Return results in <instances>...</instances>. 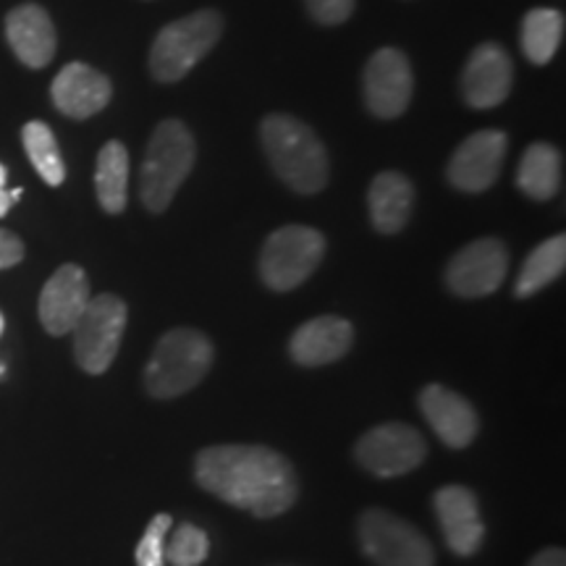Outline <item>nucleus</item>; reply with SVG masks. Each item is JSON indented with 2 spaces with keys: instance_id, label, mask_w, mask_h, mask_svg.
<instances>
[{
  "instance_id": "obj_16",
  "label": "nucleus",
  "mask_w": 566,
  "mask_h": 566,
  "mask_svg": "<svg viewBox=\"0 0 566 566\" xmlns=\"http://www.w3.org/2000/svg\"><path fill=\"white\" fill-rule=\"evenodd\" d=\"M433 509L446 546L457 556H475L485 541V525L475 493L464 485H443L436 493Z\"/></svg>"
},
{
  "instance_id": "obj_25",
  "label": "nucleus",
  "mask_w": 566,
  "mask_h": 566,
  "mask_svg": "<svg viewBox=\"0 0 566 566\" xmlns=\"http://www.w3.org/2000/svg\"><path fill=\"white\" fill-rule=\"evenodd\" d=\"M21 142H24V153L34 171L40 174V179L48 184V187H61L66 181V163H63V155L59 150V139L51 126L45 122H30L21 129Z\"/></svg>"
},
{
  "instance_id": "obj_10",
  "label": "nucleus",
  "mask_w": 566,
  "mask_h": 566,
  "mask_svg": "<svg viewBox=\"0 0 566 566\" xmlns=\"http://www.w3.org/2000/svg\"><path fill=\"white\" fill-rule=\"evenodd\" d=\"M509 273V250L501 239L485 237L467 244L446 268V286L462 300H480L499 292Z\"/></svg>"
},
{
  "instance_id": "obj_5",
  "label": "nucleus",
  "mask_w": 566,
  "mask_h": 566,
  "mask_svg": "<svg viewBox=\"0 0 566 566\" xmlns=\"http://www.w3.org/2000/svg\"><path fill=\"white\" fill-rule=\"evenodd\" d=\"M223 17L205 9L166 24L150 48V71L160 84L181 82L184 76L218 45Z\"/></svg>"
},
{
  "instance_id": "obj_12",
  "label": "nucleus",
  "mask_w": 566,
  "mask_h": 566,
  "mask_svg": "<svg viewBox=\"0 0 566 566\" xmlns=\"http://www.w3.org/2000/svg\"><path fill=\"white\" fill-rule=\"evenodd\" d=\"M509 153V137L499 129H483L467 137L449 160L451 187L464 195H480L491 189L501 176Z\"/></svg>"
},
{
  "instance_id": "obj_26",
  "label": "nucleus",
  "mask_w": 566,
  "mask_h": 566,
  "mask_svg": "<svg viewBox=\"0 0 566 566\" xmlns=\"http://www.w3.org/2000/svg\"><path fill=\"white\" fill-rule=\"evenodd\" d=\"M210 554V541L205 530L195 525H179L171 543H166V562L174 566H200Z\"/></svg>"
},
{
  "instance_id": "obj_28",
  "label": "nucleus",
  "mask_w": 566,
  "mask_h": 566,
  "mask_svg": "<svg viewBox=\"0 0 566 566\" xmlns=\"http://www.w3.org/2000/svg\"><path fill=\"white\" fill-rule=\"evenodd\" d=\"M310 17L323 27H338L354 13V0H304Z\"/></svg>"
},
{
  "instance_id": "obj_30",
  "label": "nucleus",
  "mask_w": 566,
  "mask_h": 566,
  "mask_svg": "<svg viewBox=\"0 0 566 566\" xmlns=\"http://www.w3.org/2000/svg\"><path fill=\"white\" fill-rule=\"evenodd\" d=\"M527 566H566V554L564 548H546L537 556L530 558Z\"/></svg>"
},
{
  "instance_id": "obj_23",
  "label": "nucleus",
  "mask_w": 566,
  "mask_h": 566,
  "mask_svg": "<svg viewBox=\"0 0 566 566\" xmlns=\"http://www.w3.org/2000/svg\"><path fill=\"white\" fill-rule=\"evenodd\" d=\"M566 268V237L558 233V237L546 239L543 244H537L533 252L527 254L525 265H522L520 279H516L514 294L520 300H527V296H535L537 292L551 286L556 279H562Z\"/></svg>"
},
{
  "instance_id": "obj_31",
  "label": "nucleus",
  "mask_w": 566,
  "mask_h": 566,
  "mask_svg": "<svg viewBox=\"0 0 566 566\" xmlns=\"http://www.w3.org/2000/svg\"><path fill=\"white\" fill-rule=\"evenodd\" d=\"M21 197V189H0V218L9 216V210L13 208V202H17Z\"/></svg>"
},
{
  "instance_id": "obj_1",
  "label": "nucleus",
  "mask_w": 566,
  "mask_h": 566,
  "mask_svg": "<svg viewBox=\"0 0 566 566\" xmlns=\"http://www.w3.org/2000/svg\"><path fill=\"white\" fill-rule=\"evenodd\" d=\"M195 478L208 493L260 520L289 512L300 499L294 464L268 446H208L195 459Z\"/></svg>"
},
{
  "instance_id": "obj_33",
  "label": "nucleus",
  "mask_w": 566,
  "mask_h": 566,
  "mask_svg": "<svg viewBox=\"0 0 566 566\" xmlns=\"http://www.w3.org/2000/svg\"><path fill=\"white\" fill-rule=\"evenodd\" d=\"M3 328H6V321H3V313H0V336H3Z\"/></svg>"
},
{
  "instance_id": "obj_7",
  "label": "nucleus",
  "mask_w": 566,
  "mask_h": 566,
  "mask_svg": "<svg viewBox=\"0 0 566 566\" xmlns=\"http://www.w3.org/2000/svg\"><path fill=\"white\" fill-rule=\"evenodd\" d=\"M357 535L363 554L378 566H436L428 537L386 509L373 506L359 514Z\"/></svg>"
},
{
  "instance_id": "obj_18",
  "label": "nucleus",
  "mask_w": 566,
  "mask_h": 566,
  "mask_svg": "<svg viewBox=\"0 0 566 566\" xmlns=\"http://www.w3.org/2000/svg\"><path fill=\"white\" fill-rule=\"evenodd\" d=\"M420 412L449 449H467L478 438V412L464 396L430 384L420 391Z\"/></svg>"
},
{
  "instance_id": "obj_27",
  "label": "nucleus",
  "mask_w": 566,
  "mask_h": 566,
  "mask_svg": "<svg viewBox=\"0 0 566 566\" xmlns=\"http://www.w3.org/2000/svg\"><path fill=\"white\" fill-rule=\"evenodd\" d=\"M171 525V514L153 516L145 535H142L137 551H134V562H137V566H166V535Z\"/></svg>"
},
{
  "instance_id": "obj_19",
  "label": "nucleus",
  "mask_w": 566,
  "mask_h": 566,
  "mask_svg": "<svg viewBox=\"0 0 566 566\" xmlns=\"http://www.w3.org/2000/svg\"><path fill=\"white\" fill-rule=\"evenodd\" d=\"M354 344V328L346 317L321 315L294 331L289 354L302 367H323L346 357Z\"/></svg>"
},
{
  "instance_id": "obj_9",
  "label": "nucleus",
  "mask_w": 566,
  "mask_h": 566,
  "mask_svg": "<svg viewBox=\"0 0 566 566\" xmlns=\"http://www.w3.org/2000/svg\"><path fill=\"white\" fill-rule=\"evenodd\" d=\"M354 457L375 478H401L424 462L428 443L412 424L386 422L359 438Z\"/></svg>"
},
{
  "instance_id": "obj_21",
  "label": "nucleus",
  "mask_w": 566,
  "mask_h": 566,
  "mask_svg": "<svg viewBox=\"0 0 566 566\" xmlns=\"http://www.w3.org/2000/svg\"><path fill=\"white\" fill-rule=\"evenodd\" d=\"M562 163V153H558L554 145H548V142H535V145H530L525 155H522L520 171H516V187H520L530 200H554L564 181Z\"/></svg>"
},
{
  "instance_id": "obj_13",
  "label": "nucleus",
  "mask_w": 566,
  "mask_h": 566,
  "mask_svg": "<svg viewBox=\"0 0 566 566\" xmlns=\"http://www.w3.org/2000/svg\"><path fill=\"white\" fill-rule=\"evenodd\" d=\"M512 84L514 61L499 42H483L467 59L462 71V97L470 108H495L506 101Z\"/></svg>"
},
{
  "instance_id": "obj_8",
  "label": "nucleus",
  "mask_w": 566,
  "mask_h": 566,
  "mask_svg": "<svg viewBox=\"0 0 566 566\" xmlns=\"http://www.w3.org/2000/svg\"><path fill=\"white\" fill-rule=\"evenodd\" d=\"M129 321L126 302L116 294L92 296L87 310L74 325V359L84 373L103 375L122 349V338Z\"/></svg>"
},
{
  "instance_id": "obj_2",
  "label": "nucleus",
  "mask_w": 566,
  "mask_h": 566,
  "mask_svg": "<svg viewBox=\"0 0 566 566\" xmlns=\"http://www.w3.org/2000/svg\"><path fill=\"white\" fill-rule=\"evenodd\" d=\"M260 142L275 176L296 195H317L328 184V153L313 126L286 113H271L260 124Z\"/></svg>"
},
{
  "instance_id": "obj_32",
  "label": "nucleus",
  "mask_w": 566,
  "mask_h": 566,
  "mask_svg": "<svg viewBox=\"0 0 566 566\" xmlns=\"http://www.w3.org/2000/svg\"><path fill=\"white\" fill-rule=\"evenodd\" d=\"M6 179H9V171H6V166L0 163V189H6Z\"/></svg>"
},
{
  "instance_id": "obj_22",
  "label": "nucleus",
  "mask_w": 566,
  "mask_h": 566,
  "mask_svg": "<svg viewBox=\"0 0 566 566\" xmlns=\"http://www.w3.org/2000/svg\"><path fill=\"white\" fill-rule=\"evenodd\" d=\"M95 195L108 216H122L129 205V150L124 142H105L97 153Z\"/></svg>"
},
{
  "instance_id": "obj_15",
  "label": "nucleus",
  "mask_w": 566,
  "mask_h": 566,
  "mask_svg": "<svg viewBox=\"0 0 566 566\" xmlns=\"http://www.w3.org/2000/svg\"><path fill=\"white\" fill-rule=\"evenodd\" d=\"M53 105L66 118L87 122L108 108L113 97V84L103 71L87 66L82 61H71L59 71L51 84Z\"/></svg>"
},
{
  "instance_id": "obj_29",
  "label": "nucleus",
  "mask_w": 566,
  "mask_h": 566,
  "mask_svg": "<svg viewBox=\"0 0 566 566\" xmlns=\"http://www.w3.org/2000/svg\"><path fill=\"white\" fill-rule=\"evenodd\" d=\"M24 254H27V247L17 233L9 229H0V271L19 265L21 260H24Z\"/></svg>"
},
{
  "instance_id": "obj_20",
  "label": "nucleus",
  "mask_w": 566,
  "mask_h": 566,
  "mask_svg": "<svg viewBox=\"0 0 566 566\" xmlns=\"http://www.w3.org/2000/svg\"><path fill=\"white\" fill-rule=\"evenodd\" d=\"M415 208V187L405 174L384 171L378 174L367 192V210L375 231L394 237L399 233L412 218Z\"/></svg>"
},
{
  "instance_id": "obj_11",
  "label": "nucleus",
  "mask_w": 566,
  "mask_h": 566,
  "mask_svg": "<svg viewBox=\"0 0 566 566\" xmlns=\"http://www.w3.org/2000/svg\"><path fill=\"white\" fill-rule=\"evenodd\" d=\"M365 105L375 118H399L415 92L412 63L399 48H380L365 66Z\"/></svg>"
},
{
  "instance_id": "obj_17",
  "label": "nucleus",
  "mask_w": 566,
  "mask_h": 566,
  "mask_svg": "<svg viewBox=\"0 0 566 566\" xmlns=\"http://www.w3.org/2000/svg\"><path fill=\"white\" fill-rule=\"evenodd\" d=\"M6 42L27 69H45L59 51V34L51 13L38 3H24L9 11Z\"/></svg>"
},
{
  "instance_id": "obj_3",
  "label": "nucleus",
  "mask_w": 566,
  "mask_h": 566,
  "mask_svg": "<svg viewBox=\"0 0 566 566\" xmlns=\"http://www.w3.org/2000/svg\"><path fill=\"white\" fill-rule=\"evenodd\" d=\"M197 163V139L179 118L155 126L139 171V197L150 212H166Z\"/></svg>"
},
{
  "instance_id": "obj_6",
  "label": "nucleus",
  "mask_w": 566,
  "mask_h": 566,
  "mask_svg": "<svg viewBox=\"0 0 566 566\" xmlns=\"http://www.w3.org/2000/svg\"><path fill=\"white\" fill-rule=\"evenodd\" d=\"M325 258V237L313 226H281L260 252V279L271 292H294Z\"/></svg>"
},
{
  "instance_id": "obj_14",
  "label": "nucleus",
  "mask_w": 566,
  "mask_h": 566,
  "mask_svg": "<svg viewBox=\"0 0 566 566\" xmlns=\"http://www.w3.org/2000/svg\"><path fill=\"white\" fill-rule=\"evenodd\" d=\"M92 300L90 279L84 268L69 263L61 265L40 292V323L51 336H66L74 331Z\"/></svg>"
},
{
  "instance_id": "obj_4",
  "label": "nucleus",
  "mask_w": 566,
  "mask_h": 566,
  "mask_svg": "<svg viewBox=\"0 0 566 566\" xmlns=\"http://www.w3.org/2000/svg\"><path fill=\"white\" fill-rule=\"evenodd\" d=\"M216 359V346L202 331L174 328L155 344L145 367V388L153 399H176L205 380Z\"/></svg>"
},
{
  "instance_id": "obj_24",
  "label": "nucleus",
  "mask_w": 566,
  "mask_h": 566,
  "mask_svg": "<svg viewBox=\"0 0 566 566\" xmlns=\"http://www.w3.org/2000/svg\"><path fill=\"white\" fill-rule=\"evenodd\" d=\"M564 38V13L556 9H533L522 19V53L535 66L554 59Z\"/></svg>"
}]
</instances>
